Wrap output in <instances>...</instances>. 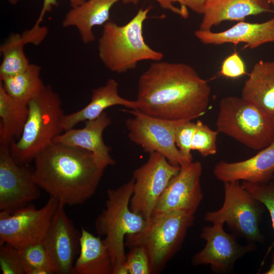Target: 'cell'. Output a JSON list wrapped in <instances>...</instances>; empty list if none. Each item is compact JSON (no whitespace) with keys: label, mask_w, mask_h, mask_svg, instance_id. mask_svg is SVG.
Instances as JSON below:
<instances>
[{"label":"cell","mask_w":274,"mask_h":274,"mask_svg":"<svg viewBox=\"0 0 274 274\" xmlns=\"http://www.w3.org/2000/svg\"><path fill=\"white\" fill-rule=\"evenodd\" d=\"M164 9L167 10L170 12L181 16L183 18H187L189 13L187 8L178 7L175 5V3L180 4V0H155Z\"/></svg>","instance_id":"obj_34"},{"label":"cell","mask_w":274,"mask_h":274,"mask_svg":"<svg viewBox=\"0 0 274 274\" xmlns=\"http://www.w3.org/2000/svg\"><path fill=\"white\" fill-rule=\"evenodd\" d=\"M273 12L266 0H206L199 28L211 30L225 21H244L250 16Z\"/></svg>","instance_id":"obj_21"},{"label":"cell","mask_w":274,"mask_h":274,"mask_svg":"<svg viewBox=\"0 0 274 274\" xmlns=\"http://www.w3.org/2000/svg\"><path fill=\"white\" fill-rule=\"evenodd\" d=\"M48 28L36 21L30 28L22 33L11 34L0 46L2 57L0 65V80L21 73L29 66L24 53L27 44L40 45L46 38Z\"/></svg>","instance_id":"obj_19"},{"label":"cell","mask_w":274,"mask_h":274,"mask_svg":"<svg viewBox=\"0 0 274 274\" xmlns=\"http://www.w3.org/2000/svg\"><path fill=\"white\" fill-rule=\"evenodd\" d=\"M28 112L27 105L13 99L0 83V144L10 146L22 132Z\"/></svg>","instance_id":"obj_25"},{"label":"cell","mask_w":274,"mask_h":274,"mask_svg":"<svg viewBox=\"0 0 274 274\" xmlns=\"http://www.w3.org/2000/svg\"><path fill=\"white\" fill-rule=\"evenodd\" d=\"M268 3L271 4L274 7V0H266Z\"/></svg>","instance_id":"obj_39"},{"label":"cell","mask_w":274,"mask_h":274,"mask_svg":"<svg viewBox=\"0 0 274 274\" xmlns=\"http://www.w3.org/2000/svg\"><path fill=\"white\" fill-rule=\"evenodd\" d=\"M114 106H122L129 109H139L136 100L122 97L118 93V84L114 79H109L104 85L93 89L90 102L79 111L62 116L61 126L63 131L74 128L82 122L94 119Z\"/></svg>","instance_id":"obj_22"},{"label":"cell","mask_w":274,"mask_h":274,"mask_svg":"<svg viewBox=\"0 0 274 274\" xmlns=\"http://www.w3.org/2000/svg\"><path fill=\"white\" fill-rule=\"evenodd\" d=\"M242 184L266 208L269 213L274 230V182L271 181L265 183H253L243 182ZM273 246L274 242L269 248L266 255L269 253Z\"/></svg>","instance_id":"obj_29"},{"label":"cell","mask_w":274,"mask_h":274,"mask_svg":"<svg viewBox=\"0 0 274 274\" xmlns=\"http://www.w3.org/2000/svg\"><path fill=\"white\" fill-rule=\"evenodd\" d=\"M241 96L274 122V61L259 60L253 65Z\"/></svg>","instance_id":"obj_23"},{"label":"cell","mask_w":274,"mask_h":274,"mask_svg":"<svg viewBox=\"0 0 274 274\" xmlns=\"http://www.w3.org/2000/svg\"><path fill=\"white\" fill-rule=\"evenodd\" d=\"M224 224L217 222L202 228L200 236L206 243L203 248L193 256V265H209L214 272H227L233 268L238 259L255 249L252 243L238 244L233 233L225 231Z\"/></svg>","instance_id":"obj_13"},{"label":"cell","mask_w":274,"mask_h":274,"mask_svg":"<svg viewBox=\"0 0 274 274\" xmlns=\"http://www.w3.org/2000/svg\"><path fill=\"white\" fill-rule=\"evenodd\" d=\"M33 172L17 163L9 146L0 145V211L13 213L38 199Z\"/></svg>","instance_id":"obj_12"},{"label":"cell","mask_w":274,"mask_h":274,"mask_svg":"<svg viewBox=\"0 0 274 274\" xmlns=\"http://www.w3.org/2000/svg\"><path fill=\"white\" fill-rule=\"evenodd\" d=\"M217 130L254 150L274 140V122L242 96H227L219 102Z\"/></svg>","instance_id":"obj_7"},{"label":"cell","mask_w":274,"mask_h":274,"mask_svg":"<svg viewBox=\"0 0 274 274\" xmlns=\"http://www.w3.org/2000/svg\"><path fill=\"white\" fill-rule=\"evenodd\" d=\"M84 122V127L64 131L53 142L89 151L101 168L105 169L108 166L115 165L116 162L110 155L111 149L105 144L102 138L104 131L112 122L110 117L104 112L98 117Z\"/></svg>","instance_id":"obj_17"},{"label":"cell","mask_w":274,"mask_h":274,"mask_svg":"<svg viewBox=\"0 0 274 274\" xmlns=\"http://www.w3.org/2000/svg\"><path fill=\"white\" fill-rule=\"evenodd\" d=\"M195 128L196 123L190 120H183L178 125L175 132L176 145L181 154L189 161H193L191 152Z\"/></svg>","instance_id":"obj_31"},{"label":"cell","mask_w":274,"mask_h":274,"mask_svg":"<svg viewBox=\"0 0 274 274\" xmlns=\"http://www.w3.org/2000/svg\"><path fill=\"white\" fill-rule=\"evenodd\" d=\"M8 2L13 5H15L17 3H18L19 2H20L21 0H8Z\"/></svg>","instance_id":"obj_38"},{"label":"cell","mask_w":274,"mask_h":274,"mask_svg":"<svg viewBox=\"0 0 274 274\" xmlns=\"http://www.w3.org/2000/svg\"><path fill=\"white\" fill-rule=\"evenodd\" d=\"M64 206L59 203L42 242L56 274H71L80 250V232L66 215Z\"/></svg>","instance_id":"obj_14"},{"label":"cell","mask_w":274,"mask_h":274,"mask_svg":"<svg viewBox=\"0 0 274 274\" xmlns=\"http://www.w3.org/2000/svg\"><path fill=\"white\" fill-rule=\"evenodd\" d=\"M202 173L199 161L180 165L179 172L170 179L157 201L152 215L172 211L194 215L203 198L200 182Z\"/></svg>","instance_id":"obj_15"},{"label":"cell","mask_w":274,"mask_h":274,"mask_svg":"<svg viewBox=\"0 0 274 274\" xmlns=\"http://www.w3.org/2000/svg\"><path fill=\"white\" fill-rule=\"evenodd\" d=\"M254 156L244 160L218 162L214 166L215 178L223 183L243 181L265 183L272 181L274 175V140Z\"/></svg>","instance_id":"obj_16"},{"label":"cell","mask_w":274,"mask_h":274,"mask_svg":"<svg viewBox=\"0 0 274 274\" xmlns=\"http://www.w3.org/2000/svg\"><path fill=\"white\" fill-rule=\"evenodd\" d=\"M72 7L81 5L86 0H67ZM57 0H43V3L40 15L36 20L40 23L42 21L45 14L50 12L54 6L57 5Z\"/></svg>","instance_id":"obj_35"},{"label":"cell","mask_w":274,"mask_h":274,"mask_svg":"<svg viewBox=\"0 0 274 274\" xmlns=\"http://www.w3.org/2000/svg\"><path fill=\"white\" fill-rule=\"evenodd\" d=\"M27 107L28 115L21 135L9 146L15 161L24 165L33 161L40 152L63 131L61 100L51 86L46 85Z\"/></svg>","instance_id":"obj_5"},{"label":"cell","mask_w":274,"mask_h":274,"mask_svg":"<svg viewBox=\"0 0 274 274\" xmlns=\"http://www.w3.org/2000/svg\"><path fill=\"white\" fill-rule=\"evenodd\" d=\"M18 250L25 274L53 273L48 254L42 242Z\"/></svg>","instance_id":"obj_27"},{"label":"cell","mask_w":274,"mask_h":274,"mask_svg":"<svg viewBox=\"0 0 274 274\" xmlns=\"http://www.w3.org/2000/svg\"><path fill=\"white\" fill-rule=\"evenodd\" d=\"M59 203L50 197L39 209L28 204L13 213L1 211L0 244L19 249L42 242Z\"/></svg>","instance_id":"obj_10"},{"label":"cell","mask_w":274,"mask_h":274,"mask_svg":"<svg viewBox=\"0 0 274 274\" xmlns=\"http://www.w3.org/2000/svg\"><path fill=\"white\" fill-rule=\"evenodd\" d=\"M195 37L206 45L245 43L253 49L269 43H274V17L260 23L238 21L231 27L220 32L198 29Z\"/></svg>","instance_id":"obj_18"},{"label":"cell","mask_w":274,"mask_h":274,"mask_svg":"<svg viewBox=\"0 0 274 274\" xmlns=\"http://www.w3.org/2000/svg\"><path fill=\"white\" fill-rule=\"evenodd\" d=\"M33 161L38 186L64 206L85 202L96 191L105 170L89 151L54 142Z\"/></svg>","instance_id":"obj_2"},{"label":"cell","mask_w":274,"mask_h":274,"mask_svg":"<svg viewBox=\"0 0 274 274\" xmlns=\"http://www.w3.org/2000/svg\"><path fill=\"white\" fill-rule=\"evenodd\" d=\"M211 94L208 82L190 65L159 60L140 76L135 100L148 115L192 120L206 112Z\"/></svg>","instance_id":"obj_1"},{"label":"cell","mask_w":274,"mask_h":274,"mask_svg":"<svg viewBox=\"0 0 274 274\" xmlns=\"http://www.w3.org/2000/svg\"><path fill=\"white\" fill-rule=\"evenodd\" d=\"M180 169V166L171 164L161 154H149L147 161L133 172L131 211L148 219L169 181Z\"/></svg>","instance_id":"obj_11"},{"label":"cell","mask_w":274,"mask_h":274,"mask_svg":"<svg viewBox=\"0 0 274 274\" xmlns=\"http://www.w3.org/2000/svg\"><path fill=\"white\" fill-rule=\"evenodd\" d=\"M41 66L30 63L24 71L0 80V83L15 101L27 105L46 86L41 78Z\"/></svg>","instance_id":"obj_26"},{"label":"cell","mask_w":274,"mask_h":274,"mask_svg":"<svg viewBox=\"0 0 274 274\" xmlns=\"http://www.w3.org/2000/svg\"><path fill=\"white\" fill-rule=\"evenodd\" d=\"M265 274H274V251L271 256V264L269 268L264 272Z\"/></svg>","instance_id":"obj_37"},{"label":"cell","mask_w":274,"mask_h":274,"mask_svg":"<svg viewBox=\"0 0 274 274\" xmlns=\"http://www.w3.org/2000/svg\"><path fill=\"white\" fill-rule=\"evenodd\" d=\"M206 0H180L182 8H189L193 12L202 14Z\"/></svg>","instance_id":"obj_36"},{"label":"cell","mask_w":274,"mask_h":274,"mask_svg":"<svg viewBox=\"0 0 274 274\" xmlns=\"http://www.w3.org/2000/svg\"><path fill=\"white\" fill-rule=\"evenodd\" d=\"M224 188L222 206L218 210L207 212L204 220L212 224L226 223L235 236L243 237L249 243L262 242L259 224L264 206L239 181L224 183Z\"/></svg>","instance_id":"obj_8"},{"label":"cell","mask_w":274,"mask_h":274,"mask_svg":"<svg viewBox=\"0 0 274 274\" xmlns=\"http://www.w3.org/2000/svg\"><path fill=\"white\" fill-rule=\"evenodd\" d=\"M271 181L274 182V175H273V178H272V179Z\"/></svg>","instance_id":"obj_40"},{"label":"cell","mask_w":274,"mask_h":274,"mask_svg":"<svg viewBox=\"0 0 274 274\" xmlns=\"http://www.w3.org/2000/svg\"><path fill=\"white\" fill-rule=\"evenodd\" d=\"M246 73L245 62L236 52H234L224 59L220 72L222 76L231 79L239 78Z\"/></svg>","instance_id":"obj_33"},{"label":"cell","mask_w":274,"mask_h":274,"mask_svg":"<svg viewBox=\"0 0 274 274\" xmlns=\"http://www.w3.org/2000/svg\"><path fill=\"white\" fill-rule=\"evenodd\" d=\"M193 136L191 150L198 151L203 157L217 153V130H214L200 120L197 121Z\"/></svg>","instance_id":"obj_28"},{"label":"cell","mask_w":274,"mask_h":274,"mask_svg":"<svg viewBox=\"0 0 274 274\" xmlns=\"http://www.w3.org/2000/svg\"><path fill=\"white\" fill-rule=\"evenodd\" d=\"M125 264L129 274H151L149 259L146 250L142 247L130 248L126 255Z\"/></svg>","instance_id":"obj_32"},{"label":"cell","mask_w":274,"mask_h":274,"mask_svg":"<svg viewBox=\"0 0 274 274\" xmlns=\"http://www.w3.org/2000/svg\"><path fill=\"white\" fill-rule=\"evenodd\" d=\"M132 178L115 189L107 190L105 208L95 222V228L110 255L113 274H129L125 264V238L142 230L146 219L131 211L129 204L133 191Z\"/></svg>","instance_id":"obj_4"},{"label":"cell","mask_w":274,"mask_h":274,"mask_svg":"<svg viewBox=\"0 0 274 274\" xmlns=\"http://www.w3.org/2000/svg\"><path fill=\"white\" fill-rule=\"evenodd\" d=\"M194 220V215L181 211L153 214L142 230L125 236V246L143 247L149 259L151 273H158L180 250Z\"/></svg>","instance_id":"obj_6"},{"label":"cell","mask_w":274,"mask_h":274,"mask_svg":"<svg viewBox=\"0 0 274 274\" xmlns=\"http://www.w3.org/2000/svg\"><path fill=\"white\" fill-rule=\"evenodd\" d=\"M109 252L101 238L82 227L80 250L71 274H113Z\"/></svg>","instance_id":"obj_24"},{"label":"cell","mask_w":274,"mask_h":274,"mask_svg":"<svg viewBox=\"0 0 274 274\" xmlns=\"http://www.w3.org/2000/svg\"><path fill=\"white\" fill-rule=\"evenodd\" d=\"M121 1L134 4L138 2V0H86L80 5L72 7L65 14L62 26L64 28H76L84 44L92 43L95 39L94 27L103 26L109 21L111 8Z\"/></svg>","instance_id":"obj_20"},{"label":"cell","mask_w":274,"mask_h":274,"mask_svg":"<svg viewBox=\"0 0 274 274\" xmlns=\"http://www.w3.org/2000/svg\"><path fill=\"white\" fill-rule=\"evenodd\" d=\"M133 117L127 119L125 125L129 140L151 154L157 152L172 164L180 166L191 162L178 149L175 140L176 128L182 120H171L154 117L138 109H124Z\"/></svg>","instance_id":"obj_9"},{"label":"cell","mask_w":274,"mask_h":274,"mask_svg":"<svg viewBox=\"0 0 274 274\" xmlns=\"http://www.w3.org/2000/svg\"><path fill=\"white\" fill-rule=\"evenodd\" d=\"M0 267L3 274H24L19 250L7 243L0 244Z\"/></svg>","instance_id":"obj_30"},{"label":"cell","mask_w":274,"mask_h":274,"mask_svg":"<svg viewBox=\"0 0 274 274\" xmlns=\"http://www.w3.org/2000/svg\"><path fill=\"white\" fill-rule=\"evenodd\" d=\"M150 8L140 9L126 24L108 21L103 25L98 41L99 59L109 71L123 73L134 68L144 60H161L163 54L146 42L143 26Z\"/></svg>","instance_id":"obj_3"}]
</instances>
